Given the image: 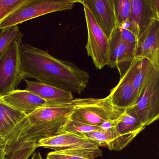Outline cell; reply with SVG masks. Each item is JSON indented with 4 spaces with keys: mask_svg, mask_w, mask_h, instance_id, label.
<instances>
[{
    "mask_svg": "<svg viewBox=\"0 0 159 159\" xmlns=\"http://www.w3.org/2000/svg\"><path fill=\"white\" fill-rule=\"evenodd\" d=\"M119 27L129 30L132 32L137 38L141 35V32L138 25L132 21L128 20L119 26Z\"/></svg>",
    "mask_w": 159,
    "mask_h": 159,
    "instance_id": "cell-26",
    "label": "cell"
},
{
    "mask_svg": "<svg viewBox=\"0 0 159 159\" xmlns=\"http://www.w3.org/2000/svg\"><path fill=\"white\" fill-rule=\"evenodd\" d=\"M47 159H92L80 157V156H75V155H67V154H62L59 152H50L48 154L47 156Z\"/></svg>",
    "mask_w": 159,
    "mask_h": 159,
    "instance_id": "cell-27",
    "label": "cell"
},
{
    "mask_svg": "<svg viewBox=\"0 0 159 159\" xmlns=\"http://www.w3.org/2000/svg\"><path fill=\"white\" fill-rule=\"evenodd\" d=\"M32 0H0V23L22 6Z\"/></svg>",
    "mask_w": 159,
    "mask_h": 159,
    "instance_id": "cell-22",
    "label": "cell"
},
{
    "mask_svg": "<svg viewBox=\"0 0 159 159\" xmlns=\"http://www.w3.org/2000/svg\"><path fill=\"white\" fill-rule=\"evenodd\" d=\"M0 102L22 112L26 116L41 107L49 105L46 101L25 89L15 90L0 98Z\"/></svg>",
    "mask_w": 159,
    "mask_h": 159,
    "instance_id": "cell-12",
    "label": "cell"
},
{
    "mask_svg": "<svg viewBox=\"0 0 159 159\" xmlns=\"http://www.w3.org/2000/svg\"><path fill=\"white\" fill-rule=\"evenodd\" d=\"M79 2L89 7L105 34L110 38L119 26L114 0H83Z\"/></svg>",
    "mask_w": 159,
    "mask_h": 159,
    "instance_id": "cell-11",
    "label": "cell"
},
{
    "mask_svg": "<svg viewBox=\"0 0 159 159\" xmlns=\"http://www.w3.org/2000/svg\"><path fill=\"white\" fill-rule=\"evenodd\" d=\"M20 44L13 41L0 55V98L16 90L23 79Z\"/></svg>",
    "mask_w": 159,
    "mask_h": 159,
    "instance_id": "cell-6",
    "label": "cell"
},
{
    "mask_svg": "<svg viewBox=\"0 0 159 159\" xmlns=\"http://www.w3.org/2000/svg\"><path fill=\"white\" fill-rule=\"evenodd\" d=\"M82 5L88 30L87 54L92 59L96 69L101 70L108 63L110 38L105 34L89 7Z\"/></svg>",
    "mask_w": 159,
    "mask_h": 159,
    "instance_id": "cell-8",
    "label": "cell"
},
{
    "mask_svg": "<svg viewBox=\"0 0 159 159\" xmlns=\"http://www.w3.org/2000/svg\"><path fill=\"white\" fill-rule=\"evenodd\" d=\"M71 104L73 111L69 119L103 128L116 121L125 110L112 106L108 96L102 99H74Z\"/></svg>",
    "mask_w": 159,
    "mask_h": 159,
    "instance_id": "cell-3",
    "label": "cell"
},
{
    "mask_svg": "<svg viewBox=\"0 0 159 159\" xmlns=\"http://www.w3.org/2000/svg\"><path fill=\"white\" fill-rule=\"evenodd\" d=\"M119 28L120 35L123 41L129 44L136 46L138 39L137 37L129 30L120 27H119Z\"/></svg>",
    "mask_w": 159,
    "mask_h": 159,
    "instance_id": "cell-25",
    "label": "cell"
},
{
    "mask_svg": "<svg viewBox=\"0 0 159 159\" xmlns=\"http://www.w3.org/2000/svg\"><path fill=\"white\" fill-rule=\"evenodd\" d=\"M75 0H32L17 9L0 23V30L18 25L40 16L59 11L71 10Z\"/></svg>",
    "mask_w": 159,
    "mask_h": 159,
    "instance_id": "cell-5",
    "label": "cell"
},
{
    "mask_svg": "<svg viewBox=\"0 0 159 159\" xmlns=\"http://www.w3.org/2000/svg\"><path fill=\"white\" fill-rule=\"evenodd\" d=\"M151 2L159 20V0H151Z\"/></svg>",
    "mask_w": 159,
    "mask_h": 159,
    "instance_id": "cell-28",
    "label": "cell"
},
{
    "mask_svg": "<svg viewBox=\"0 0 159 159\" xmlns=\"http://www.w3.org/2000/svg\"><path fill=\"white\" fill-rule=\"evenodd\" d=\"M36 146L50 148L62 154L92 159L102 155L99 147L92 141L68 133L41 140Z\"/></svg>",
    "mask_w": 159,
    "mask_h": 159,
    "instance_id": "cell-4",
    "label": "cell"
},
{
    "mask_svg": "<svg viewBox=\"0 0 159 159\" xmlns=\"http://www.w3.org/2000/svg\"><path fill=\"white\" fill-rule=\"evenodd\" d=\"M6 155L4 151L0 146V159H5Z\"/></svg>",
    "mask_w": 159,
    "mask_h": 159,
    "instance_id": "cell-30",
    "label": "cell"
},
{
    "mask_svg": "<svg viewBox=\"0 0 159 159\" xmlns=\"http://www.w3.org/2000/svg\"><path fill=\"white\" fill-rule=\"evenodd\" d=\"M21 72L23 79L38 82L80 94L88 85L89 75L75 64L55 58L46 51L22 44Z\"/></svg>",
    "mask_w": 159,
    "mask_h": 159,
    "instance_id": "cell-1",
    "label": "cell"
},
{
    "mask_svg": "<svg viewBox=\"0 0 159 159\" xmlns=\"http://www.w3.org/2000/svg\"><path fill=\"white\" fill-rule=\"evenodd\" d=\"M136 46L129 44L121 38L119 27L117 28L109 40L107 65L112 68L120 70V65L131 62L135 57Z\"/></svg>",
    "mask_w": 159,
    "mask_h": 159,
    "instance_id": "cell-13",
    "label": "cell"
},
{
    "mask_svg": "<svg viewBox=\"0 0 159 159\" xmlns=\"http://www.w3.org/2000/svg\"><path fill=\"white\" fill-rule=\"evenodd\" d=\"M129 20L136 23L141 34L154 20H159L151 0H131Z\"/></svg>",
    "mask_w": 159,
    "mask_h": 159,
    "instance_id": "cell-17",
    "label": "cell"
},
{
    "mask_svg": "<svg viewBox=\"0 0 159 159\" xmlns=\"http://www.w3.org/2000/svg\"><path fill=\"white\" fill-rule=\"evenodd\" d=\"M108 97L112 106L120 110L131 107L137 101L132 85L125 73L121 76L118 84L112 89Z\"/></svg>",
    "mask_w": 159,
    "mask_h": 159,
    "instance_id": "cell-16",
    "label": "cell"
},
{
    "mask_svg": "<svg viewBox=\"0 0 159 159\" xmlns=\"http://www.w3.org/2000/svg\"><path fill=\"white\" fill-rule=\"evenodd\" d=\"M102 129H104L103 128L101 127L92 126L80 121L69 119L67 123L61 129L59 134L68 133L80 136L81 134L84 133H88Z\"/></svg>",
    "mask_w": 159,
    "mask_h": 159,
    "instance_id": "cell-20",
    "label": "cell"
},
{
    "mask_svg": "<svg viewBox=\"0 0 159 159\" xmlns=\"http://www.w3.org/2000/svg\"><path fill=\"white\" fill-rule=\"evenodd\" d=\"M73 111L71 103L41 107L25 117L7 135L0 138V146L6 156L20 149L37 147L41 140L59 134Z\"/></svg>",
    "mask_w": 159,
    "mask_h": 159,
    "instance_id": "cell-2",
    "label": "cell"
},
{
    "mask_svg": "<svg viewBox=\"0 0 159 159\" xmlns=\"http://www.w3.org/2000/svg\"><path fill=\"white\" fill-rule=\"evenodd\" d=\"M145 126L159 119V71L154 69L134 105L127 109Z\"/></svg>",
    "mask_w": 159,
    "mask_h": 159,
    "instance_id": "cell-7",
    "label": "cell"
},
{
    "mask_svg": "<svg viewBox=\"0 0 159 159\" xmlns=\"http://www.w3.org/2000/svg\"><path fill=\"white\" fill-rule=\"evenodd\" d=\"M37 147H28L16 150L7 155L5 159H28Z\"/></svg>",
    "mask_w": 159,
    "mask_h": 159,
    "instance_id": "cell-24",
    "label": "cell"
},
{
    "mask_svg": "<svg viewBox=\"0 0 159 159\" xmlns=\"http://www.w3.org/2000/svg\"></svg>",
    "mask_w": 159,
    "mask_h": 159,
    "instance_id": "cell-31",
    "label": "cell"
},
{
    "mask_svg": "<svg viewBox=\"0 0 159 159\" xmlns=\"http://www.w3.org/2000/svg\"><path fill=\"white\" fill-rule=\"evenodd\" d=\"M154 69L148 59L135 56L124 73L132 85L137 100L145 87Z\"/></svg>",
    "mask_w": 159,
    "mask_h": 159,
    "instance_id": "cell-15",
    "label": "cell"
},
{
    "mask_svg": "<svg viewBox=\"0 0 159 159\" xmlns=\"http://www.w3.org/2000/svg\"><path fill=\"white\" fill-rule=\"evenodd\" d=\"M114 2L115 13L119 26L129 18L131 0H114Z\"/></svg>",
    "mask_w": 159,
    "mask_h": 159,
    "instance_id": "cell-23",
    "label": "cell"
},
{
    "mask_svg": "<svg viewBox=\"0 0 159 159\" xmlns=\"http://www.w3.org/2000/svg\"><path fill=\"white\" fill-rule=\"evenodd\" d=\"M23 34L18 25L1 30L0 32V55L13 41L21 43Z\"/></svg>",
    "mask_w": 159,
    "mask_h": 159,
    "instance_id": "cell-21",
    "label": "cell"
},
{
    "mask_svg": "<svg viewBox=\"0 0 159 159\" xmlns=\"http://www.w3.org/2000/svg\"><path fill=\"white\" fill-rule=\"evenodd\" d=\"M148 59L159 71V20H154L137 39L135 57Z\"/></svg>",
    "mask_w": 159,
    "mask_h": 159,
    "instance_id": "cell-10",
    "label": "cell"
},
{
    "mask_svg": "<svg viewBox=\"0 0 159 159\" xmlns=\"http://www.w3.org/2000/svg\"><path fill=\"white\" fill-rule=\"evenodd\" d=\"M80 137L89 139L95 143L99 147H104L110 150L113 149V131L109 129H100L81 134Z\"/></svg>",
    "mask_w": 159,
    "mask_h": 159,
    "instance_id": "cell-19",
    "label": "cell"
},
{
    "mask_svg": "<svg viewBox=\"0 0 159 159\" xmlns=\"http://www.w3.org/2000/svg\"><path fill=\"white\" fill-rule=\"evenodd\" d=\"M31 159H43L42 158L41 154L39 152H35L34 153Z\"/></svg>",
    "mask_w": 159,
    "mask_h": 159,
    "instance_id": "cell-29",
    "label": "cell"
},
{
    "mask_svg": "<svg viewBox=\"0 0 159 159\" xmlns=\"http://www.w3.org/2000/svg\"><path fill=\"white\" fill-rule=\"evenodd\" d=\"M26 82L25 90L33 92L46 101L49 105L70 104L74 100L71 91L64 90L56 87L24 79Z\"/></svg>",
    "mask_w": 159,
    "mask_h": 159,
    "instance_id": "cell-14",
    "label": "cell"
},
{
    "mask_svg": "<svg viewBox=\"0 0 159 159\" xmlns=\"http://www.w3.org/2000/svg\"><path fill=\"white\" fill-rule=\"evenodd\" d=\"M146 126L131 112L126 109L112 127V150L119 151L129 145Z\"/></svg>",
    "mask_w": 159,
    "mask_h": 159,
    "instance_id": "cell-9",
    "label": "cell"
},
{
    "mask_svg": "<svg viewBox=\"0 0 159 159\" xmlns=\"http://www.w3.org/2000/svg\"><path fill=\"white\" fill-rule=\"evenodd\" d=\"M26 116L22 112L0 102V138L7 135Z\"/></svg>",
    "mask_w": 159,
    "mask_h": 159,
    "instance_id": "cell-18",
    "label": "cell"
}]
</instances>
